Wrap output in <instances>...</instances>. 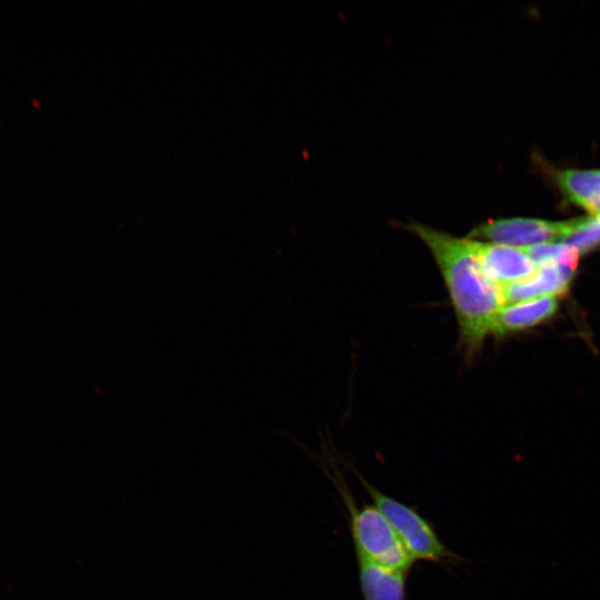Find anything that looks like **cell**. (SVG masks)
I'll list each match as a JSON object with an SVG mask.
<instances>
[{
    "mask_svg": "<svg viewBox=\"0 0 600 600\" xmlns=\"http://www.w3.org/2000/svg\"><path fill=\"white\" fill-rule=\"evenodd\" d=\"M401 228L416 234L431 252L457 318L459 346L468 357L473 356L486 337L493 333L498 313L504 306L501 288L480 266L476 241L418 222Z\"/></svg>",
    "mask_w": 600,
    "mask_h": 600,
    "instance_id": "cell-1",
    "label": "cell"
},
{
    "mask_svg": "<svg viewBox=\"0 0 600 600\" xmlns=\"http://www.w3.org/2000/svg\"><path fill=\"white\" fill-rule=\"evenodd\" d=\"M346 500L351 516V532L357 556L407 572L413 559L383 514L374 504L357 509L350 499Z\"/></svg>",
    "mask_w": 600,
    "mask_h": 600,
    "instance_id": "cell-2",
    "label": "cell"
},
{
    "mask_svg": "<svg viewBox=\"0 0 600 600\" xmlns=\"http://www.w3.org/2000/svg\"><path fill=\"white\" fill-rule=\"evenodd\" d=\"M377 509L391 524L414 560L440 562L454 557L438 538L431 524L412 508L392 499L357 474Z\"/></svg>",
    "mask_w": 600,
    "mask_h": 600,
    "instance_id": "cell-3",
    "label": "cell"
},
{
    "mask_svg": "<svg viewBox=\"0 0 600 600\" xmlns=\"http://www.w3.org/2000/svg\"><path fill=\"white\" fill-rule=\"evenodd\" d=\"M571 224L572 220L554 222L522 217L501 218L474 227L466 237L523 249L541 243L564 242L571 232Z\"/></svg>",
    "mask_w": 600,
    "mask_h": 600,
    "instance_id": "cell-4",
    "label": "cell"
},
{
    "mask_svg": "<svg viewBox=\"0 0 600 600\" xmlns=\"http://www.w3.org/2000/svg\"><path fill=\"white\" fill-rule=\"evenodd\" d=\"M474 241L478 259L484 274L500 288L531 276L537 269L523 249L480 240Z\"/></svg>",
    "mask_w": 600,
    "mask_h": 600,
    "instance_id": "cell-5",
    "label": "cell"
},
{
    "mask_svg": "<svg viewBox=\"0 0 600 600\" xmlns=\"http://www.w3.org/2000/svg\"><path fill=\"white\" fill-rule=\"evenodd\" d=\"M574 270L558 263L538 266L536 271L517 282L501 288L504 304L541 297L563 294L572 280Z\"/></svg>",
    "mask_w": 600,
    "mask_h": 600,
    "instance_id": "cell-6",
    "label": "cell"
},
{
    "mask_svg": "<svg viewBox=\"0 0 600 600\" xmlns=\"http://www.w3.org/2000/svg\"><path fill=\"white\" fill-rule=\"evenodd\" d=\"M558 303V297L548 296L504 304L498 313L493 333L503 336L534 327L551 318L557 312Z\"/></svg>",
    "mask_w": 600,
    "mask_h": 600,
    "instance_id": "cell-7",
    "label": "cell"
},
{
    "mask_svg": "<svg viewBox=\"0 0 600 600\" xmlns=\"http://www.w3.org/2000/svg\"><path fill=\"white\" fill-rule=\"evenodd\" d=\"M360 588L364 600H406V572L358 556Z\"/></svg>",
    "mask_w": 600,
    "mask_h": 600,
    "instance_id": "cell-8",
    "label": "cell"
},
{
    "mask_svg": "<svg viewBox=\"0 0 600 600\" xmlns=\"http://www.w3.org/2000/svg\"><path fill=\"white\" fill-rule=\"evenodd\" d=\"M553 178L569 202L600 214V169L553 171Z\"/></svg>",
    "mask_w": 600,
    "mask_h": 600,
    "instance_id": "cell-9",
    "label": "cell"
},
{
    "mask_svg": "<svg viewBox=\"0 0 600 600\" xmlns=\"http://www.w3.org/2000/svg\"><path fill=\"white\" fill-rule=\"evenodd\" d=\"M523 250L537 267L553 262L574 271L580 256L576 248L564 242L541 243Z\"/></svg>",
    "mask_w": 600,
    "mask_h": 600,
    "instance_id": "cell-10",
    "label": "cell"
},
{
    "mask_svg": "<svg viewBox=\"0 0 600 600\" xmlns=\"http://www.w3.org/2000/svg\"><path fill=\"white\" fill-rule=\"evenodd\" d=\"M579 253H584L600 246V214H590L572 219L571 232L566 239Z\"/></svg>",
    "mask_w": 600,
    "mask_h": 600,
    "instance_id": "cell-11",
    "label": "cell"
}]
</instances>
